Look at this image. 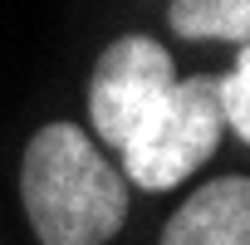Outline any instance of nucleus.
Returning a JSON list of instances; mask_svg holds the SVG:
<instances>
[{
	"label": "nucleus",
	"mask_w": 250,
	"mask_h": 245,
	"mask_svg": "<svg viewBox=\"0 0 250 245\" xmlns=\"http://www.w3.org/2000/svg\"><path fill=\"white\" fill-rule=\"evenodd\" d=\"M182 40H230L245 44L250 35V0H172L167 10Z\"/></svg>",
	"instance_id": "39448f33"
},
{
	"label": "nucleus",
	"mask_w": 250,
	"mask_h": 245,
	"mask_svg": "<svg viewBox=\"0 0 250 245\" xmlns=\"http://www.w3.org/2000/svg\"><path fill=\"white\" fill-rule=\"evenodd\" d=\"M216 93H221V118H226V128L245 143L250 138V54L240 49L230 59V69L216 79Z\"/></svg>",
	"instance_id": "423d86ee"
},
{
	"label": "nucleus",
	"mask_w": 250,
	"mask_h": 245,
	"mask_svg": "<svg viewBox=\"0 0 250 245\" xmlns=\"http://www.w3.org/2000/svg\"><path fill=\"white\" fill-rule=\"evenodd\" d=\"M172 83H177V64L157 40H147V35L113 40L98 54L93 83H88V122L103 138V147H113V152L128 147L147 128V118L167 103Z\"/></svg>",
	"instance_id": "7ed1b4c3"
},
{
	"label": "nucleus",
	"mask_w": 250,
	"mask_h": 245,
	"mask_svg": "<svg viewBox=\"0 0 250 245\" xmlns=\"http://www.w3.org/2000/svg\"><path fill=\"white\" fill-rule=\"evenodd\" d=\"M162 245H250V182L216 177L191 191L167 221Z\"/></svg>",
	"instance_id": "20e7f679"
},
{
	"label": "nucleus",
	"mask_w": 250,
	"mask_h": 245,
	"mask_svg": "<svg viewBox=\"0 0 250 245\" xmlns=\"http://www.w3.org/2000/svg\"><path fill=\"white\" fill-rule=\"evenodd\" d=\"M20 196L40 245H103L128 221V182L74 122H49L30 138Z\"/></svg>",
	"instance_id": "f257e3e1"
},
{
	"label": "nucleus",
	"mask_w": 250,
	"mask_h": 245,
	"mask_svg": "<svg viewBox=\"0 0 250 245\" xmlns=\"http://www.w3.org/2000/svg\"><path fill=\"white\" fill-rule=\"evenodd\" d=\"M221 133H226V118H221L216 79L211 74L177 79L167 103L147 118V128L123 147V172L143 191H167L187 182L221 147Z\"/></svg>",
	"instance_id": "f03ea898"
}]
</instances>
